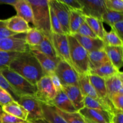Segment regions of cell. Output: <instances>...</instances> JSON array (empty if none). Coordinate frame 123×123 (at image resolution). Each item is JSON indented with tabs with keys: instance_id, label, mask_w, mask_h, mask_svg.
<instances>
[{
	"instance_id": "cell-23",
	"label": "cell",
	"mask_w": 123,
	"mask_h": 123,
	"mask_svg": "<svg viewBox=\"0 0 123 123\" xmlns=\"http://www.w3.org/2000/svg\"><path fill=\"white\" fill-rule=\"evenodd\" d=\"M13 6L17 13L16 16L22 18L26 22L32 24V10L27 0H17L16 2Z\"/></svg>"
},
{
	"instance_id": "cell-44",
	"label": "cell",
	"mask_w": 123,
	"mask_h": 123,
	"mask_svg": "<svg viewBox=\"0 0 123 123\" xmlns=\"http://www.w3.org/2000/svg\"><path fill=\"white\" fill-rule=\"evenodd\" d=\"M14 101L11 95L0 87V106L1 107Z\"/></svg>"
},
{
	"instance_id": "cell-18",
	"label": "cell",
	"mask_w": 123,
	"mask_h": 123,
	"mask_svg": "<svg viewBox=\"0 0 123 123\" xmlns=\"http://www.w3.org/2000/svg\"><path fill=\"white\" fill-rule=\"evenodd\" d=\"M43 119L35 123H67L56 112L55 107L40 102Z\"/></svg>"
},
{
	"instance_id": "cell-4",
	"label": "cell",
	"mask_w": 123,
	"mask_h": 123,
	"mask_svg": "<svg viewBox=\"0 0 123 123\" xmlns=\"http://www.w3.org/2000/svg\"><path fill=\"white\" fill-rule=\"evenodd\" d=\"M0 72L20 97L23 96H35L36 85L31 84L24 77L9 68L1 70Z\"/></svg>"
},
{
	"instance_id": "cell-37",
	"label": "cell",
	"mask_w": 123,
	"mask_h": 123,
	"mask_svg": "<svg viewBox=\"0 0 123 123\" xmlns=\"http://www.w3.org/2000/svg\"><path fill=\"white\" fill-rule=\"evenodd\" d=\"M50 7V6H49ZM50 26H51L52 33L58 34H65L62 30L60 22L58 20L56 15L54 11L50 7Z\"/></svg>"
},
{
	"instance_id": "cell-52",
	"label": "cell",
	"mask_w": 123,
	"mask_h": 123,
	"mask_svg": "<svg viewBox=\"0 0 123 123\" xmlns=\"http://www.w3.org/2000/svg\"></svg>"
},
{
	"instance_id": "cell-30",
	"label": "cell",
	"mask_w": 123,
	"mask_h": 123,
	"mask_svg": "<svg viewBox=\"0 0 123 123\" xmlns=\"http://www.w3.org/2000/svg\"><path fill=\"white\" fill-rule=\"evenodd\" d=\"M84 22H85L84 16L83 15L81 12L70 10V34L73 35L76 34L78 29Z\"/></svg>"
},
{
	"instance_id": "cell-11",
	"label": "cell",
	"mask_w": 123,
	"mask_h": 123,
	"mask_svg": "<svg viewBox=\"0 0 123 123\" xmlns=\"http://www.w3.org/2000/svg\"><path fill=\"white\" fill-rule=\"evenodd\" d=\"M83 6L81 13L85 16L93 17L102 20V16L106 10L103 0H79Z\"/></svg>"
},
{
	"instance_id": "cell-7",
	"label": "cell",
	"mask_w": 123,
	"mask_h": 123,
	"mask_svg": "<svg viewBox=\"0 0 123 123\" xmlns=\"http://www.w3.org/2000/svg\"><path fill=\"white\" fill-rule=\"evenodd\" d=\"M62 86L74 85L78 86L79 76L74 68L66 61L60 60L55 70Z\"/></svg>"
},
{
	"instance_id": "cell-46",
	"label": "cell",
	"mask_w": 123,
	"mask_h": 123,
	"mask_svg": "<svg viewBox=\"0 0 123 123\" xmlns=\"http://www.w3.org/2000/svg\"><path fill=\"white\" fill-rule=\"evenodd\" d=\"M49 76L50 77V80H51L52 82L53 85H54L56 92L62 90V85H61V82H60V79H59L58 77L56 76V74H55V73H52V74H50Z\"/></svg>"
},
{
	"instance_id": "cell-17",
	"label": "cell",
	"mask_w": 123,
	"mask_h": 123,
	"mask_svg": "<svg viewBox=\"0 0 123 123\" xmlns=\"http://www.w3.org/2000/svg\"><path fill=\"white\" fill-rule=\"evenodd\" d=\"M30 50L38 61L40 65L46 75L49 76L50 74L55 73V68L60 61H55L52 60L38 50L30 49Z\"/></svg>"
},
{
	"instance_id": "cell-27",
	"label": "cell",
	"mask_w": 123,
	"mask_h": 123,
	"mask_svg": "<svg viewBox=\"0 0 123 123\" xmlns=\"http://www.w3.org/2000/svg\"><path fill=\"white\" fill-rule=\"evenodd\" d=\"M88 57L90 62V70L110 62L104 49L89 52Z\"/></svg>"
},
{
	"instance_id": "cell-6",
	"label": "cell",
	"mask_w": 123,
	"mask_h": 123,
	"mask_svg": "<svg viewBox=\"0 0 123 123\" xmlns=\"http://www.w3.org/2000/svg\"><path fill=\"white\" fill-rule=\"evenodd\" d=\"M18 103L27 111L28 114L27 121L36 122L43 119L41 103L35 96H20Z\"/></svg>"
},
{
	"instance_id": "cell-38",
	"label": "cell",
	"mask_w": 123,
	"mask_h": 123,
	"mask_svg": "<svg viewBox=\"0 0 123 123\" xmlns=\"http://www.w3.org/2000/svg\"><path fill=\"white\" fill-rule=\"evenodd\" d=\"M106 9L113 12L123 13V0H104Z\"/></svg>"
},
{
	"instance_id": "cell-49",
	"label": "cell",
	"mask_w": 123,
	"mask_h": 123,
	"mask_svg": "<svg viewBox=\"0 0 123 123\" xmlns=\"http://www.w3.org/2000/svg\"><path fill=\"white\" fill-rule=\"evenodd\" d=\"M85 122H86V123H97L94 122V121H91V120H87V119H85Z\"/></svg>"
},
{
	"instance_id": "cell-51",
	"label": "cell",
	"mask_w": 123,
	"mask_h": 123,
	"mask_svg": "<svg viewBox=\"0 0 123 123\" xmlns=\"http://www.w3.org/2000/svg\"><path fill=\"white\" fill-rule=\"evenodd\" d=\"M23 123H35L32 122V121H26Z\"/></svg>"
},
{
	"instance_id": "cell-42",
	"label": "cell",
	"mask_w": 123,
	"mask_h": 123,
	"mask_svg": "<svg viewBox=\"0 0 123 123\" xmlns=\"http://www.w3.org/2000/svg\"><path fill=\"white\" fill-rule=\"evenodd\" d=\"M25 121H26L4 112L0 116V123H23Z\"/></svg>"
},
{
	"instance_id": "cell-50",
	"label": "cell",
	"mask_w": 123,
	"mask_h": 123,
	"mask_svg": "<svg viewBox=\"0 0 123 123\" xmlns=\"http://www.w3.org/2000/svg\"><path fill=\"white\" fill-rule=\"evenodd\" d=\"M2 113H3V111H2V108L0 107V116H1V115L2 114Z\"/></svg>"
},
{
	"instance_id": "cell-40",
	"label": "cell",
	"mask_w": 123,
	"mask_h": 123,
	"mask_svg": "<svg viewBox=\"0 0 123 123\" xmlns=\"http://www.w3.org/2000/svg\"><path fill=\"white\" fill-rule=\"evenodd\" d=\"M76 34L80 35V36H84V37H90V38H98V37L96 36V35L94 33L93 31L91 30V29L90 28V26L86 24V23L85 22H84L82 24L81 26L79 27L78 31H77Z\"/></svg>"
},
{
	"instance_id": "cell-1",
	"label": "cell",
	"mask_w": 123,
	"mask_h": 123,
	"mask_svg": "<svg viewBox=\"0 0 123 123\" xmlns=\"http://www.w3.org/2000/svg\"><path fill=\"white\" fill-rule=\"evenodd\" d=\"M8 68L34 85H36L42 77L46 75L30 50L20 52L12 61Z\"/></svg>"
},
{
	"instance_id": "cell-3",
	"label": "cell",
	"mask_w": 123,
	"mask_h": 123,
	"mask_svg": "<svg viewBox=\"0 0 123 123\" xmlns=\"http://www.w3.org/2000/svg\"><path fill=\"white\" fill-rule=\"evenodd\" d=\"M70 48V56L73 68L78 76L89 75L90 62L88 52L78 43L72 35H67Z\"/></svg>"
},
{
	"instance_id": "cell-16",
	"label": "cell",
	"mask_w": 123,
	"mask_h": 123,
	"mask_svg": "<svg viewBox=\"0 0 123 123\" xmlns=\"http://www.w3.org/2000/svg\"><path fill=\"white\" fill-rule=\"evenodd\" d=\"M105 80L109 100L114 94L118 92L123 93V74L122 72H119L117 74Z\"/></svg>"
},
{
	"instance_id": "cell-35",
	"label": "cell",
	"mask_w": 123,
	"mask_h": 123,
	"mask_svg": "<svg viewBox=\"0 0 123 123\" xmlns=\"http://www.w3.org/2000/svg\"><path fill=\"white\" fill-rule=\"evenodd\" d=\"M20 52L0 51V70L9 67L10 64Z\"/></svg>"
},
{
	"instance_id": "cell-20",
	"label": "cell",
	"mask_w": 123,
	"mask_h": 123,
	"mask_svg": "<svg viewBox=\"0 0 123 123\" xmlns=\"http://www.w3.org/2000/svg\"><path fill=\"white\" fill-rule=\"evenodd\" d=\"M6 26L10 31L16 34L26 33L31 29L28 23L18 16L6 19Z\"/></svg>"
},
{
	"instance_id": "cell-29",
	"label": "cell",
	"mask_w": 123,
	"mask_h": 123,
	"mask_svg": "<svg viewBox=\"0 0 123 123\" xmlns=\"http://www.w3.org/2000/svg\"><path fill=\"white\" fill-rule=\"evenodd\" d=\"M84 20L88 25L90 26L94 33L96 35L97 37L103 40L104 37L105 29L103 26V22L102 20L93 17L85 16Z\"/></svg>"
},
{
	"instance_id": "cell-48",
	"label": "cell",
	"mask_w": 123,
	"mask_h": 123,
	"mask_svg": "<svg viewBox=\"0 0 123 123\" xmlns=\"http://www.w3.org/2000/svg\"><path fill=\"white\" fill-rule=\"evenodd\" d=\"M17 0H0V5L7 4L13 6L16 2Z\"/></svg>"
},
{
	"instance_id": "cell-31",
	"label": "cell",
	"mask_w": 123,
	"mask_h": 123,
	"mask_svg": "<svg viewBox=\"0 0 123 123\" xmlns=\"http://www.w3.org/2000/svg\"><path fill=\"white\" fill-rule=\"evenodd\" d=\"M44 35L41 31L36 28H31L30 30L26 32L25 41L29 47H34L38 46L43 40Z\"/></svg>"
},
{
	"instance_id": "cell-9",
	"label": "cell",
	"mask_w": 123,
	"mask_h": 123,
	"mask_svg": "<svg viewBox=\"0 0 123 123\" xmlns=\"http://www.w3.org/2000/svg\"><path fill=\"white\" fill-rule=\"evenodd\" d=\"M51 40L59 58L67 62L73 67L70 56L69 44L67 35L52 33Z\"/></svg>"
},
{
	"instance_id": "cell-47",
	"label": "cell",
	"mask_w": 123,
	"mask_h": 123,
	"mask_svg": "<svg viewBox=\"0 0 123 123\" xmlns=\"http://www.w3.org/2000/svg\"><path fill=\"white\" fill-rule=\"evenodd\" d=\"M112 123H123V111L117 110L112 117Z\"/></svg>"
},
{
	"instance_id": "cell-12",
	"label": "cell",
	"mask_w": 123,
	"mask_h": 123,
	"mask_svg": "<svg viewBox=\"0 0 123 123\" xmlns=\"http://www.w3.org/2000/svg\"><path fill=\"white\" fill-rule=\"evenodd\" d=\"M79 113L83 117L97 123H112L113 115L106 112L97 109H90L84 107L80 111Z\"/></svg>"
},
{
	"instance_id": "cell-34",
	"label": "cell",
	"mask_w": 123,
	"mask_h": 123,
	"mask_svg": "<svg viewBox=\"0 0 123 123\" xmlns=\"http://www.w3.org/2000/svg\"><path fill=\"white\" fill-rule=\"evenodd\" d=\"M105 45L109 46H123V40L118 37L113 30L109 32L105 31L103 39Z\"/></svg>"
},
{
	"instance_id": "cell-32",
	"label": "cell",
	"mask_w": 123,
	"mask_h": 123,
	"mask_svg": "<svg viewBox=\"0 0 123 123\" xmlns=\"http://www.w3.org/2000/svg\"><path fill=\"white\" fill-rule=\"evenodd\" d=\"M123 20V13L113 12L107 9L102 16V22L112 26L115 23Z\"/></svg>"
},
{
	"instance_id": "cell-21",
	"label": "cell",
	"mask_w": 123,
	"mask_h": 123,
	"mask_svg": "<svg viewBox=\"0 0 123 123\" xmlns=\"http://www.w3.org/2000/svg\"><path fill=\"white\" fill-rule=\"evenodd\" d=\"M88 78L90 82L92 84V86L97 92L98 98L106 103L112 104L108 96L105 80L98 76L92 74H89Z\"/></svg>"
},
{
	"instance_id": "cell-25",
	"label": "cell",
	"mask_w": 123,
	"mask_h": 123,
	"mask_svg": "<svg viewBox=\"0 0 123 123\" xmlns=\"http://www.w3.org/2000/svg\"><path fill=\"white\" fill-rule=\"evenodd\" d=\"M4 112L10 114L13 116L27 121L28 114L27 111L17 102L13 101L11 103L1 107Z\"/></svg>"
},
{
	"instance_id": "cell-24",
	"label": "cell",
	"mask_w": 123,
	"mask_h": 123,
	"mask_svg": "<svg viewBox=\"0 0 123 123\" xmlns=\"http://www.w3.org/2000/svg\"><path fill=\"white\" fill-rule=\"evenodd\" d=\"M30 49H34L38 50L48 57L50 58L55 61H60V59L56 55L54 47L52 42L51 38L44 36L43 40L38 44L34 47H29Z\"/></svg>"
},
{
	"instance_id": "cell-19",
	"label": "cell",
	"mask_w": 123,
	"mask_h": 123,
	"mask_svg": "<svg viewBox=\"0 0 123 123\" xmlns=\"http://www.w3.org/2000/svg\"><path fill=\"white\" fill-rule=\"evenodd\" d=\"M123 46H105V51L109 61L116 69L120 71L123 64Z\"/></svg>"
},
{
	"instance_id": "cell-2",
	"label": "cell",
	"mask_w": 123,
	"mask_h": 123,
	"mask_svg": "<svg viewBox=\"0 0 123 123\" xmlns=\"http://www.w3.org/2000/svg\"><path fill=\"white\" fill-rule=\"evenodd\" d=\"M32 10L34 28L39 30L44 36L51 38L50 7L49 0H27Z\"/></svg>"
},
{
	"instance_id": "cell-33",
	"label": "cell",
	"mask_w": 123,
	"mask_h": 123,
	"mask_svg": "<svg viewBox=\"0 0 123 123\" xmlns=\"http://www.w3.org/2000/svg\"><path fill=\"white\" fill-rule=\"evenodd\" d=\"M56 112L65 120L67 123H86L85 118L79 112H76L73 113H67L59 110L55 108Z\"/></svg>"
},
{
	"instance_id": "cell-15",
	"label": "cell",
	"mask_w": 123,
	"mask_h": 123,
	"mask_svg": "<svg viewBox=\"0 0 123 123\" xmlns=\"http://www.w3.org/2000/svg\"><path fill=\"white\" fill-rule=\"evenodd\" d=\"M76 39L78 43L88 52L95 51V50H103L105 48V43L102 40L98 38H90L84 37L78 34L72 35Z\"/></svg>"
},
{
	"instance_id": "cell-43",
	"label": "cell",
	"mask_w": 123,
	"mask_h": 123,
	"mask_svg": "<svg viewBox=\"0 0 123 123\" xmlns=\"http://www.w3.org/2000/svg\"><path fill=\"white\" fill-rule=\"evenodd\" d=\"M61 2L66 5L70 10H75L81 12L83 6L79 0H61Z\"/></svg>"
},
{
	"instance_id": "cell-45",
	"label": "cell",
	"mask_w": 123,
	"mask_h": 123,
	"mask_svg": "<svg viewBox=\"0 0 123 123\" xmlns=\"http://www.w3.org/2000/svg\"><path fill=\"white\" fill-rule=\"evenodd\" d=\"M111 30H113L118 37L123 40V20L115 23V24L111 26Z\"/></svg>"
},
{
	"instance_id": "cell-28",
	"label": "cell",
	"mask_w": 123,
	"mask_h": 123,
	"mask_svg": "<svg viewBox=\"0 0 123 123\" xmlns=\"http://www.w3.org/2000/svg\"><path fill=\"white\" fill-rule=\"evenodd\" d=\"M120 71L116 69L111 62H108L100 67L91 69L90 74H95L105 79L117 74Z\"/></svg>"
},
{
	"instance_id": "cell-13",
	"label": "cell",
	"mask_w": 123,
	"mask_h": 123,
	"mask_svg": "<svg viewBox=\"0 0 123 123\" xmlns=\"http://www.w3.org/2000/svg\"><path fill=\"white\" fill-rule=\"evenodd\" d=\"M62 90L67 95L73 105L79 111L85 107L84 106V96L80 91L79 86L74 85L62 86Z\"/></svg>"
},
{
	"instance_id": "cell-39",
	"label": "cell",
	"mask_w": 123,
	"mask_h": 123,
	"mask_svg": "<svg viewBox=\"0 0 123 123\" xmlns=\"http://www.w3.org/2000/svg\"><path fill=\"white\" fill-rule=\"evenodd\" d=\"M113 106L116 110L123 111V93L118 92L114 94L110 99Z\"/></svg>"
},
{
	"instance_id": "cell-36",
	"label": "cell",
	"mask_w": 123,
	"mask_h": 123,
	"mask_svg": "<svg viewBox=\"0 0 123 123\" xmlns=\"http://www.w3.org/2000/svg\"><path fill=\"white\" fill-rule=\"evenodd\" d=\"M0 87L8 92L15 102H18L19 101L20 96L13 90V88L11 86L7 79L4 78V76L1 74V72H0Z\"/></svg>"
},
{
	"instance_id": "cell-26",
	"label": "cell",
	"mask_w": 123,
	"mask_h": 123,
	"mask_svg": "<svg viewBox=\"0 0 123 123\" xmlns=\"http://www.w3.org/2000/svg\"><path fill=\"white\" fill-rule=\"evenodd\" d=\"M78 85V86L84 97L87 96L95 99L99 98L96 90L90 82L88 75L79 76Z\"/></svg>"
},
{
	"instance_id": "cell-5",
	"label": "cell",
	"mask_w": 123,
	"mask_h": 123,
	"mask_svg": "<svg viewBox=\"0 0 123 123\" xmlns=\"http://www.w3.org/2000/svg\"><path fill=\"white\" fill-rule=\"evenodd\" d=\"M35 97L42 103L49 105L56 96V91L50 80V77L45 75L36 84Z\"/></svg>"
},
{
	"instance_id": "cell-8",
	"label": "cell",
	"mask_w": 123,
	"mask_h": 123,
	"mask_svg": "<svg viewBox=\"0 0 123 123\" xmlns=\"http://www.w3.org/2000/svg\"><path fill=\"white\" fill-rule=\"evenodd\" d=\"M49 4L60 22L65 34L70 35L69 8L61 0H49Z\"/></svg>"
},
{
	"instance_id": "cell-41",
	"label": "cell",
	"mask_w": 123,
	"mask_h": 123,
	"mask_svg": "<svg viewBox=\"0 0 123 123\" xmlns=\"http://www.w3.org/2000/svg\"><path fill=\"white\" fill-rule=\"evenodd\" d=\"M19 34H16L7 29L6 26V19H0V39L8 38L12 36H16Z\"/></svg>"
},
{
	"instance_id": "cell-10",
	"label": "cell",
	"mask_w": 123,
	"mask_h": 123,
	"mask_svg": "<svg viewBox=\"0 0 123 123\" xmlns=\"http://www.w3.org/2000/svg\"><path fill=\"white\" fill-rule=\"evenodd\" d=\"M19 34L0 39V51L24 52L30 50L25 41V36L19 37Z\"/></svg>"
},
{
	"instance_id": "cell-22",
	"label": "cell",
	"mask_w": 123,
	"mask_h": 123,
	"mask_svg": "<svg viewBox=\"0 0 123 123\" xmlns=\"http://www.w3.org/2000/svg\"><path fill=\"white\" fill-rule=\"evenodd\" d=\"M84 102L85 108L106 112L112 115L117 111L114 108L112 105L106 103L100 98L95 99L91 97L85 96Z\"/></svg>"
},
{
	"instance_id": "cell-14",
	"label": "cell",
	"mask_w": 123,
	"mask_h": 123,
	"mask_svg": "<svg viewBox=\"0 0 123 123\" xmlns=\"http://www.w3.org/2000/svg\"><path fill=\"white\" fill-rule=\"evenodd\" d=\"M49 105L52 106L64 112L73 113L78 112L62 90L56 92V96Z\"/></svg>"
}]
</instances>
